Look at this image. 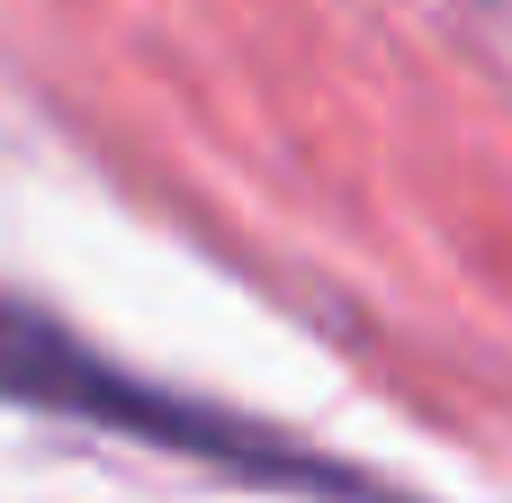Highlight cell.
<instances>
[{"label":"cell","mask_w":512,"mask_h":503,"mask_svg":"<svg viewBox=\"0 0 512 503\" xmlns=\"http://www.w3.org/2000/svg\"><path fill=\"white\" fill-rule=\"evenodd\" d=\"M0 405H36V414H72V423H108L126 441L153 450H189V459H234V468H288L270 441H252L243 423H216L126 369H108L81 333H63L54 315H36L27 297L0 288Z\"/></svg>","instance_id":"6da1fadb"}]
</instances>
